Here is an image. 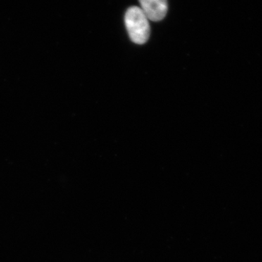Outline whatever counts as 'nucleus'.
<instances>
[{
	"mask_svg": "<svg viewBox=\"0 0 262 262\" xmlns=\"http://www.w3.org/2000/svg\"><path fill=\"white\" fill-rule=\"evenodd\" d=\"M125 24L132 42L138 45L147 42L150 36L149 19L140 8L133 6L127 9Z\"/></svg>",
	"mask_w": 262,
	"mask_h": 262,
	"instance_id": "1",
	"label": "nucleus"
},
{
	"mask_svg": "<svg viewBox=\"0 0 262 262\" xmlns=\"http://www.w3.org/2000/svg\"><path fill=\"white\" fill-rule=\"evenodd\" d=\"M141 9L149 20L160 21L168 12V0H139Z\"/></svg>",
	"mask_w": 262,
	"mask_h": 262,
	"instance_id": "2",
	"label": "nucleus"
}]
</instances>
